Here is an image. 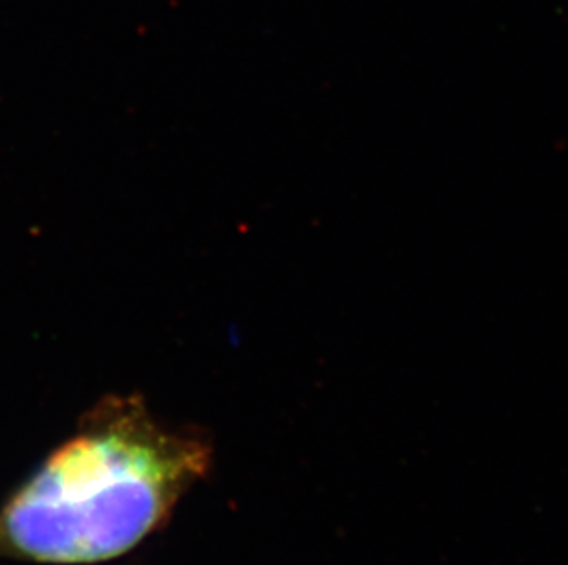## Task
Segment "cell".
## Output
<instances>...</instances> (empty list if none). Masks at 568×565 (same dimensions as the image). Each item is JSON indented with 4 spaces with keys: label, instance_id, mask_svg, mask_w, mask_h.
Returning <instances> with one entry per match:
<instances>
[{
    "label": "cell",
    "instance_id": "cell-1",
    "mask_svg": "<svg viewBox=\"0 0 568 565\" xmlns=\"http://www.w3.org/2000/svg\"><path fill=\"white\" fill-rule=\"evenodd\" d=\"M206 464L204 444L164 432L140 400H108L13 497L0 531L33 561H109L151 533Z\"/></svg>",
    "mask_w": 568,
    "mask_h": 565
}]
</instances>
